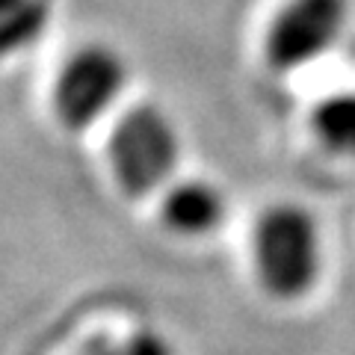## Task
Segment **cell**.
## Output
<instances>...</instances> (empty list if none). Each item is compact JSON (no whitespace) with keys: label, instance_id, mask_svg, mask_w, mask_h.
Instances as JSON below:
<instances>
[{"label":"cell","instance_id":"obj_1","mask_svg":"<svg viewBox=\"0 0 355 355\" xmlns=\"http://www.w3.org/2000/svg\"><path fill=\"white\" fill-rule=\"evenodd\" d=\"M254 270L266 293L299 299L317 284L323 270V240L317 219L299 205H272L252 231Z\"/></svg>","mask_w":355,"mask_h":355},{"label":"cell","instance_id":"obj_2","mask_svg":"<svg viewBox=\"0 0 355 355\" xmlns=\"http://www.w3.org/2000/svg\"><path fill=\"white\" fill-rule=\"evenodd\" d=\"M178 157L181 139L160 107L139 104L116 121L110 137V160L128 196L142 198L160 190L172 178Z\"/></svg>","mask_w":355,"mask_h":355},{"label":"cell","instance_id":"obj_3","mask_svg":"<svg viewBox=\"0 0 355 355\" xmlns=\"http://www.w3.org/2000/svg\"><path fill=\"white\" fill-rule=\"evenodd\" d=\"M347 21L349 0H287L266 30V62L279 74H291L323 60L343 36Z\"/></svg>","mask_w":355,"mask_h":355},{"label":"cell","instance_id":"obj_4","mask_svg":"<svg viewBox=\"0 0 355 355\" xmlns=\"http://www.w3.org/2000/svg\"><path fill=\"white\" fill-rule=\"evenodd\" d=\"M128 83V65L110 44H83L65 60L53 86V110L65 128L95 125L119 101Z\"/></svg>","mask_w":355,"mask_h":355},{"label":"cell","instance_id":"obj_5","mask_svg":"<svg viewBox=\"0 0 355 355\" xmlns=\"http://www.w3.org/2000/svg\"><path fill=\"white\" fill-rule=\"evenodd\" d=\"M160 214L175 234L198 237L222 225V219H225V196L219 193V187L190 178V181H181L166 190Z\"/></svg>","mask_w":355,"mask_h":355},{"label":"cell","instance_id":"obj_6","mask_svg":"<svg viewBox=\"0 0 355 355\" xmlns=\"http://www.w3.org/2000/svg\"><path fill=\"white\" fill-rule=\"evenodd\" d=\"M51 27V0H0V57L30 51Z\"/></svg>","mask_w":355,"mask_h":355},{"label":"cell","instance_id":"obj_7","mask_svg":"<svg viewBox=\"0 0 355 355\" xmlns=\"http://www.w3.org/2000/svg\"><path fill=\"white\" fill-rule=\"evenodd\" d=\"M317 139L340 157H355V89L323 98L311 116Z\"/></svg>","mask_w":355,"mask_h":355},{"label":"cell","instance_id":"obj_8","mask_svg":"<svg viewBox=\"0 0 355 355\" xmlns=\"http://www.w3.org/2000/svg\"><path fill=\"white\" fill-rule=\"evenodd\" d=\"M77 355H178L172 340L154 329H137L121 338L98 335L86 343Z\"/></svg>","mask_w":355,"mask_h":355}]
</instances>
